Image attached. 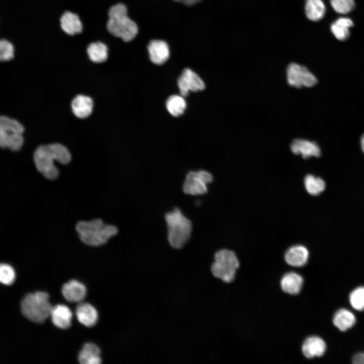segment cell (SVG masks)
Segmentation results:
<instances>
[{
    "instance_id": "cell-14",
    "label": "cell",
    "mask_w": 364,
    "mask_h": 364,
    "mask_svg": "<svg viewBox=\"0 0 364 364\" xmlns=\"http://www.w3.org/2000/svg\"><path fill=\"white\" fill-rule=\"evenodd\" d=\"M62 293L65 299L70 302L79 303L86 294L85 286L76 280H71L62 287Z\"/></svg>"
},
{
    "instance_id": "cell-20",
    "label": "cell",
    "mask_w": 364,
    "mask_h": 364,
    "mask_svg": "<svg viewBox=\"0 0 364 364\" xmlns=\"http://www.w3.org/2000/svg\"><path fill=\"white\" fill-rule=\"evenodd\" d=\"M101 350L94 343L87 342L82 346L79 352L78 359L82 364H99L102 362Z\"/></svg>"
},
{
    "instance_id": "cell-26",
    "label": "cell",
    "mask_w": 364,
    "mask_h": 364,
    "mask_svg": "<svg viewBox=\"0 0 364 364\" xmlns=\"http://www.w3.org/2000/svg\"><path fill=\"white\" fill-rule=\"evenodd\" d=\"M165 105L168 112L174 117H178L181 115L187 107V103L184 97L177 95H173L169 97L166 101Z\"/></svg>"
},
{
    "instance_id": "cell-34",
    "label": "cell",
    "mask_w": 364,
    "mask_h": 364,
    "mask_svg": "<svg viewBox=\"0 0 364 364\" xmlns=\"http://www.w3.org/2000/svg\"><path fill=\"white\" fill-rule=\"evenodd\" d=\"M360 144H361V147L362 150L364 153V135L362 136V137L361 139Z\"/></svg>"
},
{
    "instance_id": "cell-23",
    "label": "cell",
    "mask_w": 364,
    "mask_h": 364,
    "mask_svg": "<svg viewBox=\"0 0 364 364\" xmlns=\"http://www.w3.org/2000/svg\"><path fill=\"white\" fill-rule=\"evenodd\" d=\"M353 25L351 19L347 17H340L331 25V30L335 37L340 40H345L349 36V28Z\"/></svg>"
},
{
    "instance_id": "cell-4",
    "label": "cell",
    "mask_w": 364,
    "mask_h": 364,
    "mask_svg": "<svg viewBox=\"0 0 364 364\" xmlns=\"http://www.w3.org/2000/svg\"><path fill=\"white\" fill-rule=\"evenodd\" d=\"M168 229L167 240L175 249L182 248L189 240L192 231V223L177 208L165 214Z\"/></svg>"
},
{
    "instance_id": "cell-2",
    "label": "cell",
    "mask_w": 364,
    "mask_h": 364,
    "mask_svg": "<svg viewBox=\"0 0 364 364\" xmlns=\"http://www.w3.org/2000/svg\"><path fill=\"white\" fill-rule=\"evenodd\" d=\"M76 230L80 240L83 243L92 246L106 244L111 237L118 233V229L115 226L105 224L99 218L89 221H80L76 224Z\"/></svg>"
},
{
    "instance_id": "cell-17",
    "label": "cell",
    "mask_w": 364,
    "mask_h": 364,
    "mask_svg": "<svg viewBox=\"0 0 364 364\" xmlns=\"http://www.w3.org/2000/svg\"><path fill=\"white\" fill-rule=\"evenodd\" d=\"M50 316L53 324L58 328L67 329L71 325L72 313L65 305L57 304L53 306Z\"/></svg>"
},
{
    "instance_id": "cell-3",
    "label": "cell",
    "mask_w": 364,
    "mask_h": 364,
    "mask_svg": "<svg viewBox=\"0 0 364 364\" xmlns=\"http://www.w3.org/2000/svg\"><path fill=\"white\" fill-rule=\"evenodd\" d=\"M108 16L107 29L111 34L126 42L136 36L138 32L137 25L128 17L124 5L120 3L112 6L109 10Z\"/></svg>"
},
{
    "instance_id": "cell-18",
    "label": "cell",
    "mask_w": 364,
    "mask_h": 364,
    "mask_svg": "<svg viewBox=\"0 0 364 364\" xmlns=\"http://www.w3.org/2000/svg\"><path fill=\"white\" fill-rule=\"evenodd\" d=\"M75 314L80 323L87 327L95 325L98 321V314L96 308L88 303L79 302L77 305Z\"/></svg>"
},
{
    "instance_id": "cell-10",
    "label": "cell",
    "mask_w": 364,
    "mask_h": 364,
    "mask_svg": "<svg viewBox=\"0 0 364 364\" xmlns=\"http://www.w3.org/2000/svg\"><path fill=\"white\" fill-rule=\"evenodd\" d=\"M177 85L180 95L186 97L190 92L201 91L205 89V84L200 77L189 68L185 69L177 79Z\"/></svg>"
},
{
    "instance_id": "cell-29",
    "label": "cell",
    "mask_w": 364,
    "mask_h": 364,
    "mask_svg": "<svg viewBox=\"0 0 364 364\" xmlns=\"http://www.w3.org/2000/svg\"><path fill=\"white\" fill-rule=\"evenodd\" d=\"M351 306L356 310H364V287H359L351 292L349 296Z\"/></svg>"
},
{
    "instance_id": "cell-12",
    "label": "cell",
    "mask_w": 364,
    "mask_h": 364,
    "mask_svg": "<svg viewBox=\"0 0 364 364\" xmlns=\"http://www.w3.org/2000/svg\"><path fill=\"white\" fill-rule=\"evenodd\" d=\"M304 283L303 276L295 270H289L282 276L280 281L281 290L285 294L296 295L301 291Z\"/></svg>"
},
{
    "instance_id": "cell-22",
    "label": "cell",
    "mask_w": 364,
    "mask_h": 364,
    "mask_svg": "<svg viewBox=\"0 0 364 364\" xmlns=\"http://www.w3.org/2000/svg\"><path fill=\"white\" fill-rule=\"evenodd\" d=\"M356 321L354 314L350 311L341 308L337 310L333 317V323L339 330L344 331L352 327Z\"/></svg>"
},
{
    "instance_id": "cell-13",
    "label": "cell",
    "mask_w": 364,
    "mask_h": 364,
    "mask_svg": "<svg viewBox=\"0 0 364 364\" xmlns=\"http://www.w3.org/2000/svg\"><path fill=\"white\" fill-rule=\"evenodd\" d=\"M309 252L307 248L302 245H295L290 247L284 253L286 263L293 268L304 266L308 261Z\"/></svg>"
},
{
    "instance_id": "cell-19",
    "label": "cell",
    "mask_w": 364,
    "mask_h": 364,
    "mask_svg": "<svg viewBox=\"0 0 364 364\" xmlns=\"http://www.w3.org/2000/svg\"><path fill=\"white\" fill-rule=\"evenodd\" d=\"M71 106L75 116L83 119L88 117L92 113L94 103L89 97L78 95L73 99Z\"/></svg>"
},
{
    "instance_id": "cell-27",
    "label": "cell",
    "mask_w": 364,
    "mask_h": 364,
    "mask_svg": "<svg viewBox=\"0 0 364 364\" xmlns=\"http://www.w3.org/2000/svg\"><path fill=\"white\" fill-rule=\"evenodd\" d=\"M304 184L307 192L313 196L319 195L324 191L326 187L325 183L323 179L312 174H307L305 176Z\"/></svg>"
},
{
    "instance_id": "cell-24",
    "label": "cell",
    "mask_w": 364,
    "mask_h": 364,
    "mask_svg": "<svg viewBox=\"0 0 364 364\" xmlns=\"http://www.w3.org/2000/svg\"><path fill=\"white\" fill-rule=\"evenodd\" d=\"M305 13L310 20L318 21L324 17L326 7L322 0H306Z\"/></svg>"
},
{
    "instance_id": "cell-6",
    "label": "cell",
    "mask_w": 364,
    "mask_h": 364,
    "mask_svg": "<svg viewBox=\"0 0 364 364\" xmlns=\"http://www.w3.org/2000/svg\"><path fill=\"white\" fill-rule=\"evenodd\" d=\"M240 263L235 253L222 249L214 254V261L211 266L212 275L225 283L233 282L236 278Z\"/></svg>"
},
{
    "instance_id": "cell-5",
    "label": "cell",
    "mask_w": 364,
    "mask_h": 364,
    "mask_svg": "<svg viewBox=\"0 0 364 364\" xmlns=\"http://www.w3.org/2000/svg\"><path fill=\"white\" fill-rule=\"evenodd\" d=\"M52 307L49 294L42 291L27 294L21 302L23 315L35 323H43L50 316Z\"/></svg>"
},
{
    "instance_id": "cell-32",
    "label": "cell",
    "mask_w": 364,
    "mask_h": 364,
    "mask_svg": "<svg viewBox=\"0 0 364 364\" xmlns=\"http://www.w3.org/2000/svg\"><path fill=\"white\" fill-rule=\"evenodd\" d=\"M353 362L355 364H364V352L356 354L353 358Z\"/></svg>"
},
{
    "instance_id": "cell-33",
    "label": "cell",
    "mask_w": 364,
    "mask_h": 364,
    "mask_svg": "<svg viewBox=\"0 0 364 364\" xmlns=\"http://www.w3.org/2000/svg\"><path fill=\"white\" fill-rule=\"evenodd\" d=\"M178 2H181L187 5H192L195 4L201 0H174Z\"/></svg>"
},
{
    "instance_id": "cell-1",
    "label": "cell",
    "mask_w": 364,
    "mask_h": 364,
    "mask_svg": "<svg viewBox=\"0 0 364 364\" xmlns=\"http://www.w3.org/2000/svg\"><path fill=\"white\" fill-rule=\"evenodd\" d=\"M33 160L37 170L46 178L54 180L59 174L54 161L67 164L71 160V154L64 146L59 143L51 144L39 146L34 153Z\"/></svg>"
},
{
    "instance_id": "cell-8",
    "label": "cell",
    "mask_w": 364,
    "mask_h": 364,
    "mask_svg": "<svg viewBox=\"0 0 364 364\" xmlns=\"http://www.w3.org/2000/svg\"><path fill=\"white\" fill-rule=\"evenodd\" d=\"M213 178L211 173L206 170L189 171L183 184V190L185 194L191 195L204 194L208 191V184Z\"/></svg>"
},
{
    "instance_id": "cell-31",
    "label": "cell",
    "mask_w": 364,
    "mask_h": 364,
    "mask_svg": "<svg viewBox=\"0 0 364 364\" xmlns=\"http://www.w3.org/2000/svg\"><path fill=\"white\" fill-rule=\"evenodd\" d=\"M14 55L12 43L5 39H0V61L11 60Z\"/></svg>"
},
{
    "instance_id": "cell-21",
    "label": "cell",
    "mask_w": 364,
    "mask_h": 364,
    "mask_svg": "<svg viewBox=\"0 0 364 364\" xmlns=\"http://www.w3.org/2000/svg\"><path fill=\"white\" fill-rule=\"evenodd\" d=\"M63 30L69 35H74L82 31V25L79 17L75 14L67 11L60 19Z\"/></svg>"
},
{
    "instance_id": "cell-25",
    "label": "cell",
    "mask_w": 364,
    "mask_h": 364,
    "mask_svg": "<svg viewBox=\"0 0 364 364\" xmlns=\"http://www.w3.org/2000/svg\"><path fill=\"white\" fill-rule=\"evenodd\" d=\"M87 53L89 59L95 63H102L108 58V48L104 43L98 41L89 44Z\"/></svg>"
},
{
    "instance_id": "cell-28",
    "label": "cell",
    "mask_w": 364,
    "mask_h": 364,
    "mask_svg": "<svg viewBox=\"0 0 364 364\" xmlns=\"http://www.w3.org/2000/svg\"><path fill=\"white\" fill-rule=\"evenodd\" d=\"M16 279V273L13 267L7 263H0V283L10 285Z\"/></svg>"
},
{
    "instance_id": "cell-9",
    "label": "cell",
    "mask_w": 364,
    "mask_h": 364,
    "mask_svg": "<svg viewBox=\"0 0 364 364\" xmlns=\"http://www.w3.org/2000/svg\"><path fill=\"white\" fill-rule=\"evenodd\" d=\"M287 78L288 84L296 88L310 87L317 82L316 77L307 68L295 63L287 67Z\"/></svg>"
},
{
    "instance_id": "cell-7",
    "label": "cell",
    "mask_w": 364,
    "mask_h": 364,
    "mask_svg": "<svg viewBox=\"0 0 364 364\" xmlns=\"http://www.w3.org/2000/svg\"><path fill=\"white\" fill-rule=\"evenodd\" d=\"M24 128L17 120L0 115V147L18 151L23 146Z\"/></svg>"
},
{
    "instance_id": "cell-15",
    "label": "cell",
    "mask_w": 364,
    "mask_h": 364,
    "mask_svg": "<svg viewBox=\"0 0 364 364\" xmlns=\"http://www.w3.org/2000/svg\"><path fill=\"white\" fill-rule=\"evenodd\" d=\"M291 151L296 155H301L306 159L312 156L320 157L321 152L318 145L314 142L306 140L295 139L291 143Z\"/></svg>"
},
{
    "instance_id": "cell-16",
    "label": "cell",
    "mask_w": 364,
    "mask_h": 364,
    "mask_svg": "<svg viewBox=\"0 0 364 364\" xmlns=\"http://www.w3.org/2000/svg\"><path fill=\"white\" fill-rule=\"evenodd\" d=\"M151 61L155 64L162 65L168 59L170 51L167 43L161 40H153L148 46Z\"/></svg>"
},
{
    "instance_id": "cell-11",
    "label": "cell",
    "mask_w": 364,
    "mask_h": 364,
    "mask_svg": "<svg viewBox=\"0 0 364 364\" xmlns=\"http://www.w3.org/2000/svg\"><path fill=\"white\" fill-rule=\"evenodd\" d=\"M327 349L325 341L319 336L312 335L303 341L301 350L303 356L307 359H314L323 356Z\"/></svg>"
},
{
    "instance_id": "cell-30",
    "label": "cell",
    "mask_w": 364,
    "mask_h": 364,
    "mask_svg": "<svg viewBox=\"0 0 364 364\" xmlns=\"http://www.w3.org/2000/svg\"><path fill=\"white\" fill-rule=\"evenodd\" d=\"M330 4L335 12L342 14L351 12L355 6L354 0H330Z\"/></svg>"
}]
</instances>
